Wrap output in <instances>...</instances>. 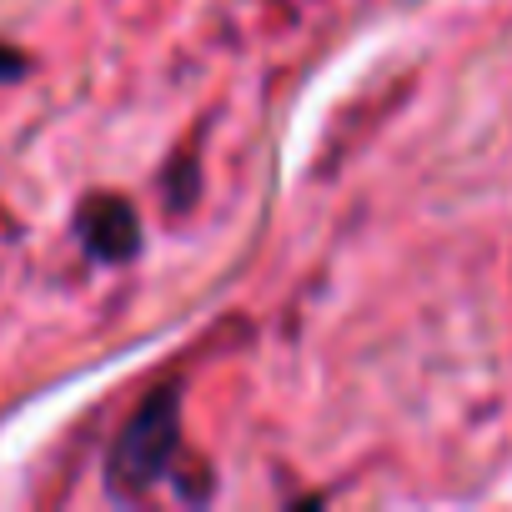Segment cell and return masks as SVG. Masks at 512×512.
I'll list each match as a JSON object with an SVG mask.
<instances>
[{"mask_svg":"<svg viewBox=\"0 0 512 512\" xmlns=\"http://www.w3.org/2000/svg\"><path fill=\"white\" fill-rule=\"evenodd\" d=\"M76 236L96 262H131L141 251V221L126 196H86L76 211Z\"/></svg>","mask_w":512,"mask_h":512,"instance_id":"2","label":"cell"},{"mask_svg":"<svg viewBox=\"0 0 512 512\" xmlns=\"http://www.w3.org/2000/svg\"><path fill=\"white\" fill-rule=\"evenodd\" d=\"M181 447V392L176 387H161L151 392L131 422L116 432L111 452H106V482L116 497H141L151 492L166 472H171V457Z\"/></svg>","mask_w":512,"mask_h":512,"instance_id":"1","label":"cell"},{"mask_svg":"<svg viewBox=\"0 0 512 512\" xmlns=\"http://www.w3.org/2000/svg\"><path fill=\"white\" fill-rule=\"evenodd\" d=\"M26 76V56L11 51V46H0V81H21Z\"/></svg>","mask_w":512,"mask_h":512,"instance_id":"3","label":"cell"}]
</instances>
